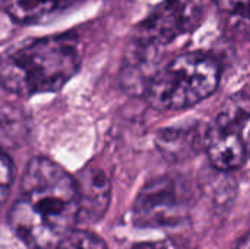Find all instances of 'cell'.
<instances>
[{"instance_id":"8fae6325","label":"cell","mask_w":250,"mask_h":249,"mask_svg":"<svg viewBox=\"0 0 250 249\" xmlns=\"http://www.w3.org/2000/svg\"><path fill=\"white\" fill-rule=\"evenodd\" d=\"M250 119V97L236 94L224 101L217 117L215 125L230 129L243 131Z\"/></svg>"},{"instance_id":"9a60e30c","label":"cell","mask_w":250,"mask_h":249,"mask_svg":"<svg viewBox=\"0 0 250 249\" xmlns=\"http://www.w3.org/2000/svg\"><path fill=\"white\" fill-rule=\"evenodd\" d=\"M236 249H250V233L242 239V242L239 244V247Z\"/></svg>"},{"instance_id":"7c38bea8","label":"cell","mask_w":250,"mask_h":249,"mask_svg":"<svg viewBox=\"0 0 250 249\" xmlns=\"http://www.w3.org/2000/svg\"><path fill=\"white\" fill-rule=\"evenodd\" d=\"M54 249H107L105 242L86 230H70Z\"/></svg>"},{"instance_id":"277c9868","label":"cell","mask_w":250,"mask_h":249,"mask_svg":"<svg viewBox=\"0 0 250 249\" xmlns=\"http://www.w3.org/2000/svg\"><path fill=\"white\" fill-rule=\"evenodd\" d=\"M189 198L176 178H158L146 183L133 205V222L141 227H166L188 219Z\"/></svg>"},{"instance_id":"5b68a950","label":"cell","mask_w":250,"mask_h":249,"mask_svg":"<svg viewBox=\"0 0 250 249\" xmlns=\"http://www.w3.org/2000/svg\"><path fill=\"white\" fill-rule=\"evenodd\" d=\"M202 0H164L136 28L135 43L161 48L193 31L202 21Z\"/></svg>"},{"instance_id":"9c48e42d","label":"cell","mask_w":250,"mask_h":249,"mask_svg":"<svg viewBox=\"0 0 250 249\" xmlns=\"http://www.w3.org/2000/svg\"><path fill=\"white\" fill-rule=\"evenodd\" d=\"M69 4L70 0H3V7L9 18L22 25L45 22Z\"/></svg>"},{"instance_id":"8992f818","label":"cell","mask_w":250,"mask_h":249,"mask_svg":"<svg viewBox=\"0 0 250 249\" xmlns=\"http://www.w3.org/2000/svg\"><path fill=\"white\" fill-rule=\"evenodd\" d=\"M75 179L79 194V219L88 223L101 220L110 204L111 183L108 175L104 169L89 164Z\"/></svg>"},{"instance_id":"7a4b0ae2","label":"cell","mask_w":250,"mask_h":249,"mask_svg":"<svg viewBox=\"0 0 250 249\" xmlns=\"http://www.w3.org/2000/svg\"><path fill=\"white\" fill-rule=\"evenodd\" d=\"M81 60L76 37L64 34L38 38L4 56L1 85L21 97L56 92L73 78Z\"/></svg>"},{"instance_id":"52a82bcc","label":"cell","mask_w":250,"mask_h":249,"mask_svg":"<svg viewBox=\"0 0 250 249\" xmlns=\"http://www.w3.org/2000/svg\"><path fill=\"white\" fill-rule=\"evenodd\" d=\"M205 151L211 164L221 172H231L243 166L248 157L242 131L212 125L207 132Z\"/></svg>"},{"instance_id":"6da1fadb","label":"cell","mask_w":250,"mask_h":249,"mask_svg":"<svg viewBox=\"0 0 250 249\" xmlns=\"http://www.w3.org/2000/svg\"><path fill=\"white\" fill-rule=\"evenodd\" d=\"M79 211L76 179L53 160L35 157L23 172L9 225L29 248H54L72 230Z\"/></svg>"},{"instance_id":"2e32d148","label":"cell","mask_w":250,"mask_h":249,"mask_svg":"<svg viewBox=\"0 0 250 249\" xmlns=\"http://www.w3.org/2000/svg\"><path fill=\"white\" fill-rule=\"evenodd\" d=\"M246 147H248V153H249L250 156V132L249 135H248V138H246Z\"/></svg>"},{"instance_id":"3957f363","label":"cell","mask_w":250,"mask_h":249,"mask_svg":"<svg viewBox=\"0 0 250 249\" xmlns=\"http://www.w3.org/2000/svg\"><path fill=\"white\" fill-rule=\"evenodd\" d=\"M218 84L220 66L211 56L186 53L160 68L144 95L157 110H180L209 97Z\"/></svg>"},{"instance_id":"30bf717a","label":"cell","mask_w":250,"mask_h":249,"mask_svg":"<svg viewBox=\"0 0 250 249\" xmlns=\"http://www.w3.org/2000/svg\"><path fill=\"white\" fill-rule=\"evenodd\" d=\"M221 28L233 38L250 40V0H214Z\"/></svg>"},{"instance_id":"5bb4252c","label":"cell","mask_w":250,"mask_h":249,"mask_svg":"<svg viewBox=\"0 0 250 249\" xmlns=\"http://www.w3.org/2000/svg\"><path fill=\"white\" fill-rule=\"evenodd\" d=\"M132 249H186L180 247L179 244L173 242V241H157V242H145V244H139Z\"/></svg>"},{"instance_id":"4fadbf2b","label":"cell","mask_w":250,"mask_h":249,"mask_svg":"<svg viewBox=\"0 0 250 249\" xmlns=\"http://www.w3.org/2000/svg\"><path fill=\"white\" fill-rule=\"evenodd\" d=\"M0 169H1V173H0V186H1V201H6L7 198V194H9V189H10V185L13 182V163L12 160L9 158V156L6 153L1 154V163H0Z\"/></svg>"},{"instance_id":"ba28073f","label":"cell","mask_w":250,"mask_h":249,"mask_svg":"<svg viewBox=\"0 0 250 249\" xmlns=\"http://www.w3.org/2000/svg\"><path fill=\"white\" fill-rule=\"evenodd\" d=\"M207 132H202L198 123L171 126L161 129L155 141L163 157L170 161H180L193 156L199 148H205Z\"/></svg>"}]
</instances>
